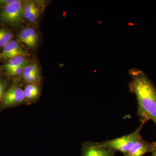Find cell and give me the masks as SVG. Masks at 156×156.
Wrapping results in <instances>:
<instances>
[{"instance_id": "e0dca14e", "label": "cell", "mask_w": 156, "mask_h": 156, "mask_svg": "<svg viewBox=\"0 0 156 156\" xmlns=\"http://www.w3.org/2000/svg\"><path fill=\"white\" fill-rule=\"evenodd\" d=\"M40 14H41V11H40V9L37 7L36 9L33 11L30 16L27 20L29 22L31 23H35L40 17Z\"/></svg>"}, {"instance_id": "7a4b0ae2", "label": "cell", "mask_w": 156, "mask_h": 156, "mask_svg": "<svg viewBox=\"0 0 156 156\" xmlns=\"http://www.w3.org/2000/svg\"><path fill=\"white\" fill-rule=\"evenodd\" d=\"M144 125L140 123L139 127L132 133L114 139L98 142V144L116 152H120L124 156H127L129 151L141 136L140 132Z\"/></svg>"}, {"instance_id": "8992f818", "label": "cell", "mask_w": 156, "mask_h": 156, "mask_svg": "<svg viewBox=\"0 0 156 156\" xmlns=\"http://www.w3.org/2000/svg\"><path fill=\"white\" fill-rule=\"evenodd\" d=\"M156 146V142H148L141 136L127 156H144L147 153L152 152Z\"/></svg>"}, {"instance_id": "6da1fadb", "label": "cell", "mask_w": 156, "mask_h": 156, "mask_svg": "<svg viewBox=\"0 0 156 156\" xmlns=\"http://www.w3.org/2000/svg\"><path fill=\"white\" fill-rule=\"evenodd\" d=\"M131 81L129 90L134 93L137 102V115L140 123L151 120L156 126V87L145 73L138 69L129 70Z\"/></svg>"}, {"instance_id": "44dd1931", "label": "cell", "mask_w": 156, "mask_h": 156, "mask_svg": "<svg viewBox=\"0 0 156 156\" xmlns=\"http://www.w3.org/2000/svg\"><path fill=\"white\" fill-rule=\"evenodd\" d=\"M151 156H153L151 155Z\"/></svg>"}, {"instance_id": "4fadbf2b", "label": "cell", "mask_w": 156, "mask_h": 156, "mask_svg": "<svg viewBox=\"0 0 156 156\" xmlns=\"http://www.w3.org/2000/svg\"><path fill=\"white\" fill-rule=\"evenodd\" d=\"M18 38L20 41L25 44L30 48H34L33 45L32 43L30 38L27 33L26 29L24 28L19 33Z\"/></svg>"}, {"instance_id": "3957f363", "label": "cell", "mask_w": 156, "mask_h": 156, "mask_svg": "<svg viewBox=\"0 0 156 156\" xmlns=\"http://www.w3.org/2000/svg\"><path fill=\"white\" fill-rule=\"evenodd\" d=\"M23 1L17 2L1 9L0 11V21L13 26L20 25L23 18Z\"/></svg>"}, {"instance_id": "30bf717a", "label": "cell", "mask_w": 156, "mask_h": 156, "mask_svg": "<svg viewBox=\"0 0 156 156\" xmlns=\"http://www.w3.org/2000/svg\"><path fill=\"white\" fill-rule=\"evenodd\" d=\"M13 35L9 30L6 29H0V48L4 47L11 41Z\"/></svg>"}, {"instance_id": "d6986e66", "label": "cell", "mask_w": 156, "mask_h": 156, "mask_svg": "<svg viewBox=\"0 0 156 156\" xmlns=\"http://www.w3.org/2000/svg\"><path fill=\"white\" fill-rule=\"evenodd\" d=\"M17 0H0V8H5L17 2Z\"/></svg>"}, {"instance_id": "9c48e42d", "label": "cell", "mask_w": 156, "mask_h": 156, "mask_svg": "<svg viewBox=\"0 0 156 156\" xmlns=\"http://www.w3.org/2000/svg\"><path fill=\"white\" fill-rule=\"evenodd\" d=\"M23 90L26 100L29 101H34L40 95V89L35 84H28Z\"/></svg>"}, {"instance_id": "8fae6325", "label": "cell", "mask_w": 156, "mask_h": 156, "mask_svg": "<svg viewBox=\"0 0 156 156\" xmlns=\"http://www.w3.org/2000/svg\"><path fill=\"white\" fill-rule=\"evenodd\" d=\"M37 5L34 2H28L24 3L23 8V18L27 20L31 14L37 8Z\"/></svg>"}, {"instance_id": "5b68a950", "label": "cell", "mask_w": 156, "mask_h": 156, "mask_svg": "<svg viewBox=\"0 0 156 156\" xmlns=\"http://www.w3.org/2000/svg\"><path fill=\"white\" fill-rule=\"evenodd\" d=\"M116 152L100 146L98 142L87 141L82 144L81 156H115Z\"/></svg>"}, {"instance_id": "ac0fdd59", "label": "cell", "mask_w": 156, "mask_h": 156, "mask_svg": "<svg viewBox=\"0 0 156 156\" xmlns=\"http://www.w3.org/2000/svg\"><path fill=\"white\" fill-rule=\"evenodd\" d=\"M40 72L35 73L29 76L28 77L26 78L24 80L28 84H35L40 80Z\"/></svg>"}, {"instance_id": "52a82bcc", "label": "cell", "mask_w": 156, "mask_h": 156, "mask_svg": "<svg viewBox=\"0 0 156 156\" xmlns=\"http://www.w3.org/2000/svg\"><path fill=\"white\" fill-rule=\"evenodd\" d=\"M26 52L16 41L11 40L3 48L2 57L3 58H11L17 56H25Z\"/></svg>"}, {"instance_id": "ffe728a7", "label": "cell", "mask_w": 156, "mask_h": 156, "mask_svg": "<svg viewBox=\"0 0 156 156\" xmlns=\"http://www.w3.org/2000/svg\"><path fill=\"white\" fill-rule=\"evenodd\" d=\"M152 155L153 156H156V146L155 148L154 149L153 151L152 152Z\"/></svg>"}, {"instance_id": "2e32d148", "label": "cell", "mask_w": 156, "mask_h": 156, "mask_svg": "<svg viewBox=\"0 0 156 156\" xmlns=\"http://www.w3.org/2000/svg\"><path fill=\"white\" fill-rule=\"evenodd\" d=\"M26 66L24 65L19 66V67L16 68L14 69L6 71L5 72L8 75L10 76H17L22 75L24 67Z\"/></svg>"}, {"instance_id": "ba28073f", "label": "cell", "mask_w": 156, "mask_h": 156, "mask_svg": "<svg viewBox=\"0 0 156 156\" xmlns=\"http://www.w3.org/2000/svg\"><path fill=\"white\" fill-rule=\"evenodd\" d=\"M27 62H28L24 56L19 55L14 56L10 58L9 61L5 64L4 68L5 72L8 71L19 66L27 65Z\"/></svg>"}, {"instance_id": "5bb4252c", "label": "cell", "mask_w": 156, "mask_h": 156, "mask_svg": "<svg viewBox=\"0 0 156 156\" xmlns=\"http://www.w3.org/2000/svg\"><path fill=\"white\" fill-rule=\"evenodd\" d=\"M7 87H8L7 81L0 77V109H1V104H2L3 98L7 91Z\"/></svg>"}, {"instance_id": "9a60e30c", "label": "cell", "mask_w": 156, "mask_h": 156, "mask_svg": "<svg viewBox=\"0 0 156 156\" xmlns=\"http://www.w3.org/2000/svg\"><path fill=\"white\" fill-rule=\"evenodd\" d=\"M26 29L27 30L29 37L34 47V48L36 46L38 40L37 32H36L34 28H32V27H26Z\"/></svg>"}, {"instance_id": "277c9868", "label": "cell", "mask_w": 156, "mask_h": 156, "mask_svg": "<svg viewBox=\"0 0 156 156\" xmlns=\"http://www.w3.org/2000/svg\"><path fill=\"white\" fill-rule=\"evenodd\" d=\"M25 101L24 90L16 81L6 92L1 104V110L20 105L24 102Z\"/></svg>"}, {"instance_id": "7c38bea8", "label": "cell", "mask_w": 156, "mask_h": 156, "mask_svg": "<svg viewBox=\"0 0 156 156\" xmlns=\"http://www.w3.org/2000/svg\"><path fill=\"white\" fill-rule=\"evenodd\" d=\"M38 72H39L37 66L36 64H33L27 65L23 69L22 74L23 78V80H25L26 78L28 77L31 75Z\"/></svg>"}]
</instances>
